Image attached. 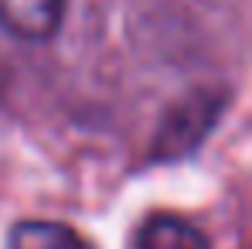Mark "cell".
Masks as SVG:
<instances>
[{
  "label": "cell",
  "instance_id": "2",
  "mask_svg": "<svg viewBox=\"0 0 252 249\" xmlns=\"http://www.w3.org/2000/svg\"><path fill=\"white\" fill-rule=\"evenodd\" d=\"M65 17V0H0V28L21 41H48Z\"/></svg>",
  "mask_w": 252,
  "mask_h": 249
},
{
  "label": "cell",
  "instance_id": "3",
  "mask_svg": "<svg viewBox=\"0 0 252 249\" xmlns=\"http://www.w3.org/2000/svg\"><path fill=\"white\" fill-rule=\"evenodd\" d=\"M129 249H211L208 236L181 215H150L140 222Z\"/></svg>",
  "mask_w": 252,
  "mask_h": 249
},
{
  "label": "cell",
  "instance_id": "1",
  "mask_svg": "<svg viewBox=\"0 0 252 249\" xmlns=\"http://www.w3.org/2000/svg\"><path fill=\"white\" fill-rule=\"evenodd\" d=\"M215 116H218V99L191 96L188 103H181L167 120H164V126H160V137H157L160 154H164V157L188 154V150L211 130Z\"/></svg>",
  "mask_w": 252,
  "mask_h": 249
},
{
  "label": "cell",
  "instance_id": "4",
  "mask_svg": "<svg viewBox=\"0 0 252 249\" xmlns=\"http://www.w3.org/2000/svg\"><path fill=\"white\" fill-rule=\"evenodd\" d=\"M10 249H82V239L62 222L28 218L10 229Z\"/></svg>",
  "mask_w": 252,
  "mask_h": 249
}]
</instances>
